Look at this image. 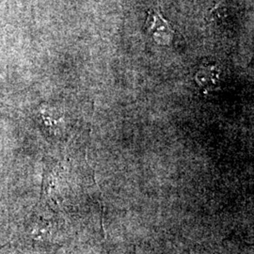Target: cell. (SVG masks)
<instances>
[{"label":"cell","mask_w":254,"mask_h":254,"mask_svg":"<svg viewBox=\"0 0 254 254\" xmlns=\"http://www.w3.org/2000/svg\"><path fill=\"white\" fill-rule=\"evenodd\" d=\"M147 25L150 26L149 31L154 36L161 34V35L166 36L168 40V37H170V35L173 33L172 28L169 27V24L167 23V21L163 20L162 17L160 15H158V13L154 12V10H152L149 13V16L147 19Z\"/></svg>","instance_id":"1"},{"label":"cell","mask_w":254,"mask_h":254,"mask_svg":"<svg viewBox=\"0 0 254 254\" xmlns=\"http://www.w3.org/2000/svg\"><path fill=\"white\" fill-rule=\"evenodd\" d=\"M198 81L200 82L202 86H210L214 85L217 81V73H215V70L213 68H206L201 70L198 74Z\"/></svg>","instance_id":"2"}]
</instances>
